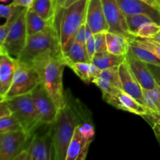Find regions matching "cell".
<instances>
[{
	"label": "cell",
	"mask_w": 160,
	"mask_h": 160,
	"mask_svg": "<svg viewBox=\"0 0 160 160\" xmlns=\"http://www.w3.org/2000/svg\"><path fill=\"white\" fill-rule=\"evenodd\" d=\"M32 66L35 67L41 77L42 85L52 98L58 110L67 104L68 98L64 92L62 75L67 67L62 54L56 56L47 52L38 58Z\"/></svg>",
	"instance_id": "1"
},
{
	"label": "cell",
	"mask_w": 160,
	"mask_h": 160,
	"mask_svg": "<svg viewBox=\"0 0 160 160\" xmlns=\"http://www.w3.org/2000/svg\"><path fill=\"white\" fill-rule=\"evenodd\" d=\"M79 116L71 103L59 109L54 122L49 125L54 145V160H66L67 148L77 127L81 124Z\"/></svg>",
	"instance_id": "2"
},
{
	"label": "cell",
	"mask_w": 160,
	"mask_h": 160,
	"mask_svg": "<svg viewBox=\"0 0 160 160\" xmlns=\"http://www.w3.org/2000/svg\"><path fill=\"white\" fill-rule=\"evenodd\" d=\"M47 52L62 54L59 34L55 22L46 29L28 36L26 45L17 59L20 62L32 65L33 62Z\"/></svg>",
	"instance_id": "3"
},
{
	"label": "cell",
	"mask_w": 160,
	"mask_h": 160,
	"mask_svg": "<svg viewBox=\"0 0 160 160\" xmlns=\"http://www.w3.org/2000/svg\"><path fill=\"white\" fill-rule=\"evenodd\" d=\"M88 3V0H79L56 12L55 24L59 31L62 50L70 44L80 28L85 23Z\"/></svg>",
	"instance_id": "4"
},
{
	"label": "cell",
	"mask_w": 160,
	"mask_h": 160,
	"mask_svg": "<svg viewBox=\"0 0 160 160\" xmlns=\"http://www.w3.org/2000/svg\"><path fill=\"white\" fill-rule=\"evenodd\" d=\"M12 114L17 118L22 128L32 137L34 131L42 126L40 114L33 101L31 93L5 98Z\"/></svg>",
	"instance_id": "5"
},
{
	"label": "cell",
	"mask_w": 160,
	"mask_h": 160,
	"mask_svg": "<svg viewBox=\"0 0 160 160\" xmlns=\"http://www.w3.org/2000/svg\"><path fill=\"white\" fill-rule=\"evenodd\" d=\"M41 83L40 74L35 67L19 61L10 88L3 99L31 93Z\"/></svg>",
	"instance_id": "6"
},
{
	"label": "cell",
	"mask_w": 160,
	"mask_h": 160,
	"mask_svg": "<svg viewBox=\"0 0 160 160\" xmlns=\"http://www.w3.org/2000/svg\"><path fill=\"white\" fill-rule=\"evenodd\" d=\"M27 9L23 8L8 33L6 40L0 45V53L7 52L17 59L23 52L28 38L26 27Z\"/></svg>",
	"instance_id": "7"
},
{
	"label": "cell",
	"mask_w": 160,
	"mask_h": 160,
	"mask_svg": "<svg viewBox=\"0 0 160 160\" xmlns=\"http://www.w3.org/2000/svg\"><path fill=\"white\" fill-rule=\"evenodd\" d=\"M31 136L23 129L0 133V159L14 160V158L26 148Z\"/></svg>",
	"instance_id": "8"
},
{
	"label": "cell",
	"mask_w": 160,
	"mask_h": 160,
	"mask_svg": "<svg viewBox=\"0 0 160 160\" xmlns=\"http://www.w3.org/2000/svg\"><path fill=\"white\" fill-rule=\"evenodd\" d=\"M26 149L28 160H54V145L50 126L43 134H33Z\"/></svg>",
	"instance_id": "9"
},
{
	"label": "cell",
	"mask_w": 160,
	"mask_h": 160,
	"mask_svg": "<svg viewBox=\"0 0 160 160\" xmlns=\"http://www.w3.org/2000/svg\"><path fill=\"white\" fill-rule=\"evenodd\" d=\"M31 95L40 114L42 124L51 125L56 119L58 109L42 83L31 92Z\"/></svg>",
	"instance_id": "10"
},
{
	"label": "cell",
	"mask_w": 160,
	"mask_h": 160,
	"mask_svg": "<svg viewBox=\"0 0 160 160\" xmlns=\"http://www.w3.org/2000/svg\"><path fill=\"white\" fill-rule=\"evenodd\" d=\"M102 2L109 32L123 34L129 38H132L133 36L128 31L126 17L117 0H102Z\"/></svg>",
	"instance_id": "11"
},
{
	"label": "cell",
	"mask_w": 160,
	"mask_h": 160,
	"mask_svg": "<svg viewBox=\"0 0 160 160\" xmlns=\"http://www.w3.org/2000/svg\"><path fill=\"white\" fill-rule=\"evenodd\" d=\"M102 98L108 104L117 109L141 116L142 117L146 115L149 111L146 106L141 104L138 100L123 90L119 91L115 94L103 96Z\"/></svg>",
	"instance_id": "12"
},
{
	"label": "cell",
	"mask_w": 160,
	"mask_h": 160,
	"mask_svg": "<svg viewBox=\"0 0 160 160\" xmlns=\"http://www.w3.org/2000/svg\"><path fill=\"white\" fill-rule=\"evenodd\" d=\"M102 93V97L112 95L123 90L119 67H111L101 70L98 77L92 81Z\"/></svg>",
	"instance_id": "13"
},
{
	"label": "cell",
	"mask_w": 160,
	"mask_h": 160,
	"mask_svg": "<svg viewBox=\"0 0 160 160\" xmlns=\"http://www.w3.org/2000/svg\"><path fill=\"white\" fill-rule=\"evenodd\" d=\"M119 71L123 85V90L138 100L141 104L145 106L143 88L141 86L127 59L119 66Z\"/></svg>",
	"instance_id": "14"
},
{
	"label": "cell",
	"mask_w": 160,
	"mask_h": 160,
	"mask_svg": "<svg viewBox=\"0 0 160 160\" xmlns=\"http://www.w3.org/2000/svg\"><path fill=\"white\" fill-rule=\"evenodd\" d=\"M18 59L7 52L0 53V98L3 99L12 84Z\"/></svg>",
	"instance_id": "15"
},
{
	"label": "cell",
	"mask_w": 160,
	"mask_h": 160,
	"mask_svg": "<svg viewBox=\"0 0 160 160\" xmlns=\"http://www.w3.org/2000/svg\"><path fill=\"white\" fill-rule=\"evenodd\" d=\"M86 23L93 34L109 31V25L106 19L102 0H88L86 12Z\"/></svg>",
	"instance_id": "16"
},
{
	"label": "cell",
	"mask_w": 160,
	"mask_h": 160,
	"mask_svg": "<svg viewBox=\"0 0 160 160\" xmlns=\"http://www.w3.org/2000/svg\"><path fill=\"white\" fill-rule=\"evenodd\" d=\"M126 59L143 89H152L156 87L157 84L156 78L148 64L134 57L130 52L126 55Z\"/></svg>",
	"instance_id": "17"
},
{
	"label": "cell",
	"mask_w": 160,
	"mask_h": 160,
	"mask_svg": "<svg viewBox=\"0 0 160 160\" xmlns=\"http://www.w3.org/2000/svg\"><path fill=\"white\" fill-rule=\"evenodd\" d=\"M125 16L145 14L160 25V10L141 0H117Z\"/></svg>",
	"instance_id": "18"
},
{
	"label": "cell",
	"mask_w": 160,
	"mask_h": 160,
	"mask_svg": "<svg viewBox=\"0 0 160 160\" xmlns=\"http://www.w3.org/2000/svg\"><path fill=\"white\" fill-rule=\"evenodd\" d=\"M79 126V125H78ZM77 127L68 145L66 160H84L88 156L89 147L93 140L84 138Z\"/></svg>",
	"instance_id": "19"
},
{
	"label": "cell",
	"mask_w": 160,
	"mask_h": 160,
	"mask_svg": "<svg viewBox=\"0 0 160 160\" xmlns=\"http://www.w3.org/2000/svg\"><path fill=\"white\" fill-rule=\"evenodd\" d=\"M62 57L67 67L77 62H92L88 55L85 45L73 42L62 50Z\"/></svg>",
	"instance_id": "20"
},
{
	"label": "cell",
	"mask_w": 160,
	"mask_h": 160,
	"mask_svg": "<svg viewBox=\"0 0 160 160\" xmlns=\"http://www.w3.org/2000/svg\"><path fill=\"white\" fill-rule=\"evenodd\" d=\"M107 51L119 56H126L130 49V38L117 33H106Z\"/></svg>",
	"instance_id": "21"
},
{
	"label": "cell",
	"mask_w": 160,
	"mask_h": 160,
	"mask_svg": "<svg viewBox=\"0 0 160 160\" xmlns=\"http://www.w3.org/2000/svg\"><path fill=\"white\" fill-rule=\"evenodd\" d=\"M126 60V56L112 54L109 51L95 53L92 62L101 70L105 69L119 67Z\"/></svg>",
	"instance_id": "22"
},
{
	"label": "cell",
	"mask_w": 160,
	"mask_h": 160,
	"mask_svg": "<svg viewBox=\"0 0 160 160\" xmlns=\"http://www.w3.org/2000/svg\"><path fill=\"white\" fill-rule=\"evenodd\" d=\"M55 20H47L34 12L31 9H27L26 12V27L28 35L31 36L41 32L46 29L49 25L53 23Z\"/></svg>",
	"instance_id": "23"
},
{
	"label": "cell",
	"mask_w": 160,
	"mask_h": 160,
	"mask_svg": "<svg viewBox=\"0 0 160 160\" xmlns=\"http://www.w3.org/2000/svg\"><path fill=\"white\" fill-rule=\"evenodd\" d=\"M70 68L86 84L92 83L101 72L92 62H77L70 66Z\"/></svg>",
	"instance_id": "24"
},
{
	"label": "cell",
	"mask_w": 160,
	"mask_h": 160,
	"mask_svg": "<svg viewBox=\"0 0 160 160\" xmlns=\"http://www.w3.org/2000/svg\"><path fill=\"white\" fill-rule=\"evenodd\" d=\"M29 9L47 20H55L56 13V0H34Z\"/></svg>",
	"instance_id": "25"
},
{
	"label": "cell",
	"mask_w": 160,
	"mask_h": 160,
	"mask_svg": "<svg viewBox=\"0 0 160 160\" xmlns=\"http://www.w3.org/2000/svg\"><path fill=\"white\" fill-rule=\"evenodd\" d=\"M129 52L135 58L139 60L145 62L147 64H155V65H160V59L154 53L152 52L149 50L144 48L139 45H136L134 42L130 41V49Z\"/></svg>",
	"instance_id": "26"
},
{
	"label": "cell",
	"mask_w": 160,
	"mask_h": 160,
	"mask_svg": "<svg viewBox=\"0 0 160 160\" xmlns=\"http://www.w3.org/2000/svg\"><path fill=\"white\" fill-rule=\"evenodd\" d=\"M145 106L152 112H160V86L156 84L152 89H143Z\"/></svg>",
	"instance_id": "27"
},
{
	"label": "cell",
	"mask_w": 160,
	"mask_h": 160,
	"mask_svg": "<svg viewBox=\"0 0 160 160\" xmlns=\"http://www.w3.org/2000/svg\"><path fill=\"white\" fill-rule=\"evenodd\" d=\"M126 17L127 26L128 31L132 36L135 35L138 30L145 23L154 21L151 17L145 14H137L132 16H125ZM155 22V21H154Z\"/></svg>",
	"instance_id": "28"
},
{
	"label": "cell",
	"mask_w": 160,
	"mask_h": 160,
	"mask_svg": "<svg viewBox=\"0 0 160 160\" xmlns=\"http://www.w3.org/2000/svg\"><path fill=\"white\" fill-rule=\"evenodd\" d=\"M23 9V7H21V6H17L12 15L9 18L6 19V23L0 27V45H2L4 42V41L6 40L8 33L10 31L12 27L13 26L14 23L19 17Z\"/></svg>",
	"instance_id": "29"
},
{
	"label": "cell",
	"mask_w": 160,
	"mask_h": 160,
	"mask_svg": "<svg viewBox=\"0 0 160 160\" xmlns=\"http://www.w3.org/2000/svg\"><path fill=\"white\" fill-rule=\"evenodd\" d=\"M130 41L142 48L151 51L160 59V44L156 42V41L150 38H142L134 36L130 38Z\"/></svg>",
	"instance_id": "30"
},
{
	"label": "cell",
	"mask_w": 160,
	"mask_h": 160,
	"mask_svg": "<svg viewBox=\"0 0 160 160\" xmlns=\"http://www.w3.org/2000/svg\"><path fill=\"white\" fill-rule=\"evenodd\" d=\"M160 31V25L154 21L145 23L138 30L134 37L142 38H152Z\"/></svg>",
	"instance_id": "31"
},
{
	"label": "cell",
	"mask_w": 160,
	"mask_h": 160,
	"mask_svg": "<svg viewBox=\"0 0 160 160\" xmlns=\"http://www.w3.org/2000/svg\"><path fill=\"white\" fill-rule=\"evenodd\" d=\"M20 129L23 128L12 114L9 117L0 118V133L10 132V131H18Z\"/></svg>",
	"instance_id": "32"
},
{
	"label": "cell",
	"mask_w": 160,
	"mask_h": 160,
	"mask_svg": "<svg viewBox=\"0 0 160 160\" xmlns=\"http://www.w3.org/2000/svg\"><path fill=\"white\" fill-rule=\"evenodd\" d=\"M106 33H107V31H102V32H99L94 34L96 53L107 51Z\"/></svg>",
	"instance_id": "33"
},
{
	"label": "cell",
	"mask_w": 160,
	"mask_h": 160,
	"mask_svg": "<svg viewBox=\"0 0 160 160\" xmlns=\"http://www.w3.org/2000/svg\"><path fill=\"white\" fill-rule=\"evenodd\" d=\"M78 128H79L80 132L81 133V134L84 138L93 140L94 137H95V131L92 123H89V122H84V123H81V124H79Z\"/></svg>",
	"instance_id": "34"
},
{
	"label": "cell",
	"mask_w": 160,
	"mask_h": 160,
	"mask_svg": "<svg viewBox=\"0 0 160 160\" xmlns=\"http://www.w3.org/2000/svg\"><path fill=\"white\" fill-rule=\"evenodd\" d=\"M17 6L13 2H11L8 5L2 4L0 6V15L2 18L6 20L12 15Z\"/></svg>",
	"instance_id": "35"
},
{
	"label": "cell",
	"mask_w": 160,
	"mask_h": 160,
	"mask_svg": "<svg viewBox=\"0 0 160 160\" xmlns=\"http://www.w3.org/2000/svg\"><path fill=\"white\" fill-rule=\"evenodd\" d=\"M78 42V43H81V44H82V45H85V43H86L85 23H84V24H83L82 26H81V28H80V29L78 30V32H77L76 34H75V35H74V37H73V39H72L71 41H70V44H69V45H67V47H68L69 45H70V44H71L72 42ZM67 47H66V48H67Z\"/></svg>",
	"instance_id": "36"
},
{
	"label": "cell",
	"mask_w": 160,
	"mask_h": 160,
	"mask_svg": "<svg viewBox=\"0 0 160 160\" xmlns=\"http://www.w3.org/2000/svg\"><path fill=\"white\" fill-rule=\"evenodd\" d=\"M85 48L87 50L88 55L89 56V59H90L91 62H92V59L95 56V53H96V49H95V38H94V36L92 38H91L90 39L86 42L85 43Z\"/></svg>",
	"instance_id": "37"
},
{
	"label": "cell",
	"mask_w": 160,
	"mask_h": 160,
	"mask_svg": "<svg viewBox=\"0 0 160 160\" xmlns=\"http://www.w3.org/2000/svg\"><path fill=\"white\" fill-rule=\"evenodd\" d=\"M142 118L145 119L150 125H152L156 122H160V112L148 111V113L142 117Z\"/></svg>",
	"instance_id": "38"
},
{
	"label": "cell",
	"mask_w": 160,
	"mask_h": 160,
	"mask_svg": "<svg viewBox=\"0 0 160 160\" xmlns=\"http://www.w3.org/2000/svg\"><path fill=\"white\" fill-rule=\"evenodd\" d=\"M12 115L10 109L5 100H1L0 102V118L2 117H9Z\"/></svg>",
	"instance_id": "39"
},
{
	"label": "cell",
	"mask_w": 160,
	"mask_h": 160,
	"mask_svg": "<svg viewBox=\"0 0 160 160\" xmlns=\"http://www.w3.org/2000/svg\"><path fill=\"white\" fill-rule=\"evenodd\" d=\"M79 1V0H56V12L62 9H65V8L69 7L73 4L76 2Z\"/></svg>",
	"instance_id": "40"
},
{
	"label": "cell",
	"mask_w": 160,
	"mask_h": 160,
	"mask_svg": "<svg viewBox=\"0 0 160 160\" xmlns=\"http://www.w3.org/2000/svg\"><path fill=\"white\" fill-rule=\"evenodd\" d=\"M34 0H12V2L17 6H21V7L30 9L32 6Z\"/></svg>",
	"instance_id": "41"
},
{
	"label": "cell",
	"mask_w": 160,
	"mask_h": 160,
	"mask_svg": "<svg viewBox=\"0 0 160 160\" xmlns=\"http://www.w3.org/2000/svg\"><path fill=\"white\" fill-rule=\"evenodd\" d=\"M151 127L152 128L155 136H156V139L160 145V122H156L153 124H152Z\"/></svg>",
	"instance_id": "42"
},
{
	"label": "cell",
	"mask_w": 160,
	"mask_h": 160,
	"mask_svg": "<svg viewBox=\"0 0 160 160\" xmlns=\"http://www.w3.org/2000/svg\"><path fill=\"white\" fill-rule=\"evenodd\" d=\"M148 65L155 78H160V65H155V64H148Z\"/></svg>",
	"instance_id": "43"
},
{
	"label": "cell",
	"mask_w": 160,
	"mask_h": 160,
	"mask_svg": "<svg viewBox=\"0 0 160 160\" xmlns=\"http://www.w3.org/2000/svg\"><path fill=\"white\" fill-rule=\"evenodd\" d=\"M14 160H28V155L26 148L23 150H22V151L14 158Z\"/></svg>",
	"instance_id": "44"
},
{
	"label": "cell",
	"mask_w": 160,
	"mask_h": 160,
	"mask_svg": "<svg viewBox=\"0 0 160 160\" xmlns=\"http://www.w3.org/2000/svg\"><path fill=\"white\" fill-rule=\"evenodd\" d=\"M141 1L147 3V4L149 5V6H152V7L156 8V9L160 10V7H159V4H158L157 0H141Z\"/></svg>",
	"instance_id": "45"
},
{
	"label": "cell",
	"mask_w": 160,
	"mask_h": 160,
	"mask_svg": "<svg viewBox=\"0 0 160 160\" xmlns=\"http://www.w3.org/2000/svg\"><path fill=\"white\" fill-rule=\"evenodd\" d=\"M150 39H152V40L156 41V42H158V43L160 44V31L154 36V37L152 38H150Z\"/></svg>",
	"instance_id": "46"
},
{
	"label": "cell",
	"mask_w": 160,
	"mask_h": 160,
	"mask_svg": "<svg viewBox=\"0 0 160 160\" xmlns=\"http://www.w3.org/2000/svg\"><path fill=\"white\" fill-rule=\"evenodd\" d=\"M156 78V83H157V84L160 86V78Z\"/></svg>",
	"instance_id": "47"
},
{
	"label": "cell",
	"mask_w": 160,
	"mask_h": 160,
	"mask_svg": "<svg viewBox=\"0 0 160 160\" xmlns=\"http://www.w3.org/2000/svg\"><path fill=\"white\" fill-rule=\"evenodd\" d=\"M157 2H158V4H159V6L160 7V0H157Z\"/></svg>",
	"instance_id": "48"
},
{
	"label": "cell",
	"mask_w": 160,
	"mask_h": 160,
	"mask_svg": "<svg viewBox=\"0 0 160 160\" xmlns=\"http://www.w3.org/2000/svg\"><path fill=\"white\" fill-rule=\"evenodd\" d=\"M2 2H6V1H8V0H1Z\"/></svg>",
	"instance_id": "49"
}]
</instances>
